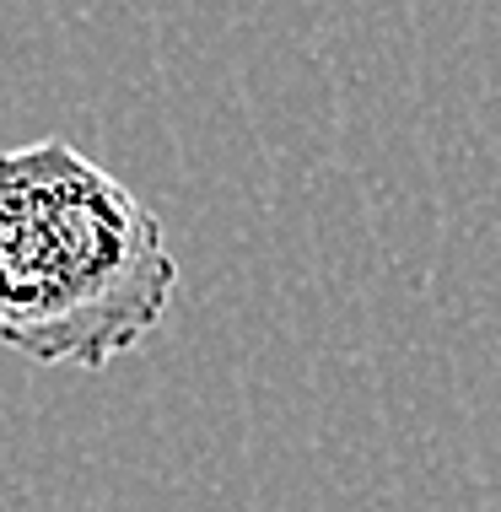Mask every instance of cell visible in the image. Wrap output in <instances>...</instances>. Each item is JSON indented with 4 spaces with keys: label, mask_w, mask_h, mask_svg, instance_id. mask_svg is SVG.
<instances>
[{
    "label": "cell",
    "mask_w": 501,
    "mask_h": 512,
    "mask_svg": "<svg viewBox=\"0 0 501 512\" xmlns=\"http://www.w3.org/2000/svg\"><path fill=\"white\" fill-rule=\"evenodd\" d=\"M173 292L178 259L135 189L60 135L0 151V340L17 356L103 372Z\"/></svg>",
    "instance_id": "cell-1"
}]
</instances>
